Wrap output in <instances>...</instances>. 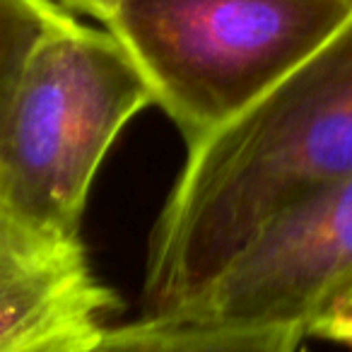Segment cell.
Masks as SVG:
<instances>
[{
	"mask_svg": "<svg viewBox=\"0 0 352 352\" xmlns=\"http://www.w3.org/2000/svg\"><path fill=\"white\" fill-rule=\"evenodd\" d=\"M352 289V176L285 210L182 318L307 328Z\"/></svg>",
	"mask_w": 352,
	"mask_h": 352,
	"instance_id": "4",
	"label": "cell"
},
{
	"mask_svg": "<svg viewBox=\"0 0 352 352\" xmlns=\"http://www.w3.org/2000/svg\"><path fill=\"white\" fill-rule=\"evenodd\" d=\"M152 104L131 56L73 17L39 41L0 140V206L58 236H80L94 176L121 131Z\"/></svg>",
	"mask_w": 352,
	"mask_h": 352,
	"instance_id": "3",
	"label": "cell"
},
{
	"mask_svg": "<svg viewBox=\"0 0 352 352\" xmlns=\"http://www.w3.org/2000/svg\"><path fill=\"white\" fill-rule=\"evenodd\" d=\"M352 20V0H126L104 30L196 147Z\"/></svg>",
	"mask_w": 352,
	"mask_h": 352,
	"instance_id": "2",
	"label": "cell"
},
{
	"mask_svg": "<svg viewBox=\"0 0 352 352\" xmlns=\"http://www.w3.org/2000/svg\"><path fill=\"white\" fill-rule=\"evenodd\" d=\"M352 176V20L191 147L147 241L142 316L184 311L304 198Z\"/></svg>",
	"mask_w": 352,
	"mask_h": 352,
	"instance_id": "1",
	"label": "cell"
},
{
	"mask_svg": "<svg viewBox=\"0 0 352 352\" xmlns=\"http://www.w3.org/2000/svg\"><path fill=\"white\" fill-rule=\"evenodd\" d=\"M307 336L352 347V289L342 294L336 304H331V307L307 328Z\"/></svg>",
	"mask_w": 352,
	"mask_h": 352,
	"instance_id": "8",
	"label": "cell"
},
{
	"mask_svg": "<svg viewBox=\"0 0 352 352\" xmlns=\"http://www.w3.org/2000/svg\"><path fill=\"white\" fill-rule=\"evenodd\" d=\"M70 20L56 0H0V140L32 51Z\"/></svg>",
	"mask_w": 352,
	"mask_h": 352,
	"instance_id": "7",
	"label": "cell"
},
{
	"mask_svg": "<svg viewBox=\"0 0 352 352\" xmlns=\"http://www.w3.org/2000/svg\"><path fill=\"white\" fill-rule=\"evenodd\" d=\"M116 309L80 236L41 232L0 206V352H75Z\"/></svg>",
	"mask_w": 352,
	"mask_h": 352,
	"instance_id": "5",
	"label": "cell"
},
{
	"mask_svg": "<svg viewBox=\"0 0 352 352\" xmlns=\"http://www.w3.org/2000/svg\"><path fill=\"white\" fill-rule=\"evenodd\" d=\"M299 326H232L182 316H142L107 326L75 352H299Z\"/></svg>",
	"mask_w": 352,
	"mask_h": 352,
	"instance_id": "6",
	"label": "cell"
},
{
	"mask_svg": "<svg viewBox=\"0 0 352 352\" xmlns=\"http://www.w3.org/2000/svg\"><path fill=\"white\" fill-rule=\"evenodd\" d=\"M60 8L73 15V12H82V15L97 17L99 22H107L126 0H56Z\"/></svg>",
	"mask_w": 352,
	"mask_h": 352,
	"instance_id": "9",
	"label": "cell"
}]
</instances>
